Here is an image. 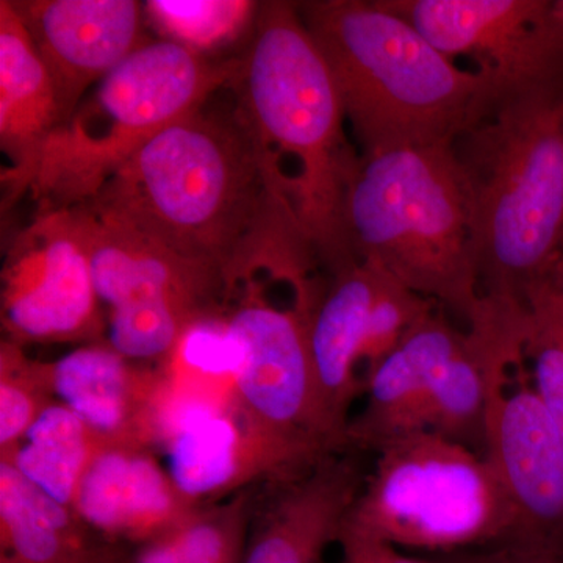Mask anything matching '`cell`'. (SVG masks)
Instances as JSON below:
<instances>
[{
  "label": "cell",
  "instance_id": "3957f363",
  "mask_svg": "<svg viewBox=\"0 0 563 563\" xmlns=\"http://www.w3.org/2000/svg\"><path fill=\"white\" fill-rule=\"evenodd\" d=\"M453 151L481 296L523 301L563 257V79L503 88Z\"/></svg>",
  "mask_w": 563,
  "mask_h": 563
},
{
  "label": "cell",
  "instance_id": "1f68e13d",
  "mask_svg": "<svg viewBox=\"0 0 563 563\" xmlns=\"http://www.w3.org/2000/svg\"><path fill=\"white\" fill-rule=\"evenodd\" d=\"M110 563H131V562L125 561L124 555H122L120 553L117 555V559H114V561L110 562Z\"/></svg>",
  "mask_w": 563,
  "mask_h": 563
},
{
  "label": "cell",
  "instance_id": "cb8c5ba5",
  "mask_svg": "<svg viewBox=\"0 0 563 563\" xmlns=\"http://www.w3.org/2000/svg\"><path fill=\"white\" fill-rule=\"evenodd\" d=\"M262 488L196 507L172 531L141 544L132 563H243Z\"/></svg>",
  "mask_w": 563,
  "mask_h": 563
},
{
  "label": "cell",
  "instance_id": "9c48e42d",
  "mask_svg": "<svg viewBox=\"0 0 563 563\" xmlns=\"http://www.w3.org/2000/svg\"><path fill=\"white\" fill-rule=\"evenodd\" d=\"M90 258L73 210L38 211L2 272V325L21 344L92 342L103 328Z\"/></svg>",
  "mask_w": 563,
  "mask_h": 563
},
{
  "label": "cell",
  "instance_id": "ffe728a7",
  "mask_svg": "<svg viewBox=\"0 0 563 563\" xmlns=\"http://www.w3.org/2000/svg\"><path fill=\"white\" fill-rule=\"evenodd\" d=\"M65 121L46 63L11 0H0V147L10 201L31 190L41 152Z\"/></svg>",
  "mask_w": 563,
  "mask_h": 563
},
{
  "label": "cell",
  "instance_id": "4316f807",
  "mask_svg": "<svg viewBox=\"0 0 563 563\" xmlns=\"http://www.w3.org/2000/svg\"><path fill=\"white\" fill-rule=\"evenodd\" d=\"M57 401L51 362L29 357L21 344H0V457L13 453L41 413Z\"/></svg>",
  "mask_w": 563,
  "mask_h": 563
},
{
  "label": "cell",
  "instance_id": "7402d4cb",
  "mask_svg": "<svg viewBox=\"0 0 563 563\" xmlns=\"http://www.w3.org/2000/svg\"><path fill=\"white\" fill-rule=\"evenodd\" d=\"M490 351L479 325L462 332L433 380L424 431L439 433L484 454L490 391Z\"/></svg>",
  "mask_w": 563,
  "mask_h": 563
},
{
  "label": "cell",
  "instance_id": "2e32d148",
  "mask_svg": "<svg viewBox=\"0 0 563 563\" xmlns=\"http://www.w3.org/2000/svg\"><path fill=\"white\" fill-rule=\"evenodd\" d=\"M70 210L87 247L99 301L110 310L163 299L202 314L225 312L231 295L217 274L88 207Z\"/></svg>",
  "mask_w": 563,
  "mask_h": 563
},
{
  "label": "cell",
  "instance_id": "7c38bea8",
  "mask_svg": "<svg viewBox=\"0 0 563 563\" xmlns=\"http://www.w3.org/2000/svg\"><path fill=\"white\" fill-rule=\"evenodd\" d=\"M448 57L473 58L501 88L563 79L553 0H379Z\"/></svg>",
  "mask_w": 563,
  "mask_h": 563
},
{
  "label": "cell",
  "instance_id": "f1b7e54d",
  "mask_svg": "<svg viewBox=\"0 0 563 563\" xmlns=\"http://www.w3.org/2000/svg\"><path fill=\"white\" fill-rule=\"evenodd\" d=\"M339 544L342 548V563H446L410 558L395 544L357 531L346 523Z\"/></svg>",
  "mask_w": 563,
  "mask_h": 563
},
{
  "label": "cell",
  "instance_id": "277c9868",
  "mask_svg": "<svg viewBox=\"0 0 563 563\" xmlns=\"http://www.w3.org/2000/svg\"><path fill=\"white\" fill-rule=\"evenodd\" d=\"M335 81L362 157L451 144L503 90L461 69L379 0L298 3Z\"/></svg>",
  "mask_w": 563,
  "mask_h": 563
},
{
  "label": "cell",
  "instance_id": "484cf974",
  "mask_svg": "<svg viewBox=\"0 0 563 563\" xmlns=\"http://www.w3.org/2000/svg\"><path fill=\"white\" fill-rule=\"evenodd\" d=\"M261 3L251 0H150L144 13L165 40L196 54L218 49L254 27Z\"/></svg>",
  "mask_w": 563,
  "mask_h": 563
},
{
  "label": "cell",
  "instance_id": "52a82bcc",
  "mask_svg": "<svg viewBox=\"0 0 563 563\" xmlns=\"http://www.w3.org/2000/svg\"><path fill=\"white\" fill-rule=\"evenodd\" d=\"M346 525L410 550L466 553L518 539L517 514L479 451L431 431L376 451Z\"/></svg>",
  "mask_w": 563,
  "mask_h": 563
},
{
  "label": "cell",
  "instance_id": "ac0fdd59",
  "mask_svg": "<svg viewBox=\"0 0 563 563\" xmlns=\"http://www.w3.org/2000/svg\"><path fill=\"white\" fill-rule=\"evenodd\" d=\"M196 507L154 451L128 446H102L73 501L74 512L96 533L140 544L172 531Z\"/></svg>",
  "mask_w": 563,
  "mask_h": 563
},
{
  "label": "cell",
  "instance_id": "5bb4252c",
  "mask_svg": "<svg viewBox=\"0 0 563 563\" xmlns=\"http://www.w3.org/2000/svg\"><path fill=\"white\" fill-rule=\"evenodd\" d=\"M57 401L103 446L154 450L165 440L172 391L165 373L136 365L109 343H92L51 362Z\"/></svg>",
  "mask_w": 563,
  "mask_h": 563
},
{
  "label": "cell",
  "instance_id": "8992f818",
  "mask_svg": "<svg viewBox=\"0 0 563 563\" xmlns=\"http://www.w3.org/2000/svg\"><path fill=\"white\" fill-rule=\"evenodd\" d=\"M239 66L209 62L168 40L133 52L47 140L29 190L38 211L91 202L147 141L231 87Z\"/></svg>",
  "mask_w": 563,
  "mask_h": 563
},
{
  "label": "cell",
  "instance_id": "8fae6325",
  "mask_svg": "<svg viewBox=\"0 0 563 563\" xmlns=\"http://www.w3.org/2000/svg\"><path fill=\"white\" fill-rule=\"evenodd\" d=\"M163 443L169 476L196 506L290 481L332 454L263 431L236 404L220 407L179 399L169 407Z\"/></svg>",
  "mask_w": 563,
  "mask_h": 563
},
{
  "label": "cell",
  "instance_id": "d6986e66",
  "mask_svg": "<svg viewBox=\"0 0 563 563\" xmlns=\"http://www.w3.org/2000/svg\"><path fill=\"white\" fill-rule=\"evenodd\" d=\"M461 335L435 309L415 322L401 343L366 374V404L347 426V450L376 453L398 437L424 431L437 372Z\"/></svg>",
  "mask_w": 563,
  "mask_h": 563
},
{
  "label": "cell",
  "instance_id": "603a6c76",
  "mask_svg": "<svg viewBox=\"0 0 563 563\" xmlns=\"http://www.w3.org/2000/svg\"><path fill=\"white\" fill-rule=\"evenodd\" d=\"M103 444L65 404L54 401L33 422L10 462L31 483L73 507L81 477Z\"/></svg>",
  "mask_w": 563,
  "mask_h": 563
},
{
  "label": "cell",
  "instance_id": "9a60e30c",
  "mask_svg": "<svg viewBox=\"0 0 563 563\" xmlns=\"http://www.w3.org/2000/svg\"><path fill=\"white\" fill-rule=\"evenodd\" d=\"M365 479L357 457L344 450L301 476L265 485L243 563H322L339 543Z\"/></svg>",
  "mask_w": 563,
  "mask_h": 563
},
{
  "label": "cell",
  "instance_id": "5b68a950",
  "mask_svg": "<svg viewBox=\"0 0 563 563\" xmlns=\"http://www.w3.org/2000/svg\"><path fill=\"white\" fill-rule=\"evenodd\" d=\"M342 228L351 262L379 266L466 321L479 309L468 198L453 143L361 155Z\"/></svg>",
  "mask_w": 563,
  "mask_h": 563
},
{
  "label": "cell",
  "instance_id": "4dcf8cb0",
  "mask_svg": "<svg viewBox=\"0 0 563 563\" xmlns=\"http://www.w3.org/2000/svg\"><path fill=\"white\" fill-rule=\"evenodd\" d=\"M0 563H20L18 561H14L13 558L9 554H0Z\"/></svg>",
  "mask_w": 563,
  "mask_h": 563
},
{
  "label": "cell",
  "instance_id": "d4e9b609",
  "mask_svg": "<svg viewBox=\"0 0 563 563\" xmlns=\"http://www.w3.org/2000/svg\"><path fill=\"white\" fill-rule=\"evenodd\" d=\"M525 355L563 444V257L523 291Z\"/></svg>",
  "mask_w": 563,
  "mask_h": 563
},
{
  "label": "cell",
  "instance_id": "e0dca14e",
  "mask_svg": "<svg viewBox=\"0 0 563 563\" xmlns=\"http://www.w3.org/2000/svg\"><path fill=\"white\" fill-rule=\"evenodd\" d=\"M383 276L384 269L373 263L344 266L320 285L306 314L322 421L329 439L342 451L347 450L351 406L363 388L357 368Z\"/></svg>",
  "mask_w": 563,
  "mask_h": 563
},
{
  "label": "cell",
  "instance_id": "7a4b0ae2",
  "mask_svg": "<svg viewBox=\"0 0 563 563\" xmlns=\"http://www.w3.org/2000/svg\"><path fill=\"white\" fill-rule=\"evenodd\" d=\"M231 87L265 172L314 262L329 274L352 265L342 211L361 155L346 139L335 81L298 3H261Z\"/></svg>",
  "mask_w": 563,
  "mask_h": 563
},
{
  "label": "cell",
  "instance_id": "83f0119b",
  "mask_svg": "<svg viewBox=\"0 0 563 563\" xmlns=\"http://www.w3.org/2000/svg\"><path fill=\"white\" fill-rule=\"evenodd\" d=\"M446 563H563V544L510 542L485 548L476 553H459Z\"/></svg>",
  "mask_w": 563,
  "mask_h": 563
},
{
  "label": "cell",
  "instance_id": "f546056e",
  "mask_svg": "<svg viewBox=\"0 0 563 563\" xmlns=\"http://www.w3.org/2000/svg\"><path fill=\"white\" fill-rule=\"evenodd\" d=\"M553 14L555 21H558L559 25L563 29V0H553Z\"/></svg>",
  "mask_w": 563,
  "mask_h": 563
},
{
  "label": "cell",
  "instance_id": "4fadbf2b",
  "mask_svg": "<svg viewBox=\"0 0 563 563\" xmlns=\"http://www.w3.org/2000/svg\"><path fill=\"white\" fill-rule=\"evenodd\" d=\"M49 69L63 117L111 70L150 43L135 0H11ZM63 121V122H65Z\"/></svg>",
  "mask_w": 563,
  "mask_h": 563
},
{
  "label": "cell",
  "instance_id": "6da1fadb",
  "mask_svg": "<svg viewBox=\"0 0 563 563\" xmlns=\"http://www.w3.org/2000/svg\"><path fill=\"white\" fill-rule=\"evenodd\" d=\"M85 207L217 274L231 301L261 274L299 299L313 290L317 262L236 109L174 121Z\"/></svg>",
  "mask_w": 563,
  "mask_h": 563
},
{
  "label": "cell",
  "instance_id": "ba28073f",
  "mask_svg": "<svg viewBox=\"0 0 563 563\" xmlns=\"http://www.w3.org/2000/svg\"><path fill=\"white\" fill-rule=\"evenodd\" d=\"M490 391L484 455L512 503L515 542L563 544V444L526 369L523 333L485 328Z\"/></svg>",
  "mask_w": 563,
  "mask_h": 563
},
{
  "label": "cell",
  "instance_id": "30bf717a",
  "mask_svg": "<svg viewBox=\"0 0 563 563\" xmlns=\"http://www.w3.org/2000/svg\"><path fill=\"white\" fill-rule=\"evenodd\" d=\"M236 292L239 298L225 312L242 346L236 407L263 431L280 439L332 453L342 451L329 439L322 421L306 317L295 306H274L257 279Z\"/></svg>",
  "mask_w": 563,
  "mask_h": 563
},
{
  "label": "cell",
  "instance_id": "44dd1931",
  "mask_svg": "<svg viewBox=\"0 0 563 563\" xmlns=\"http://www.w3.org/2000/svg\"><path fill=\"white\" fill-rule=\"evenodd\" d=\"M65 506L0 461V542L2 554L20 563H109L117 548Z\"/></svg>",
  "mask_w": 563,
  "mask_h": 563
}]
</instances>
